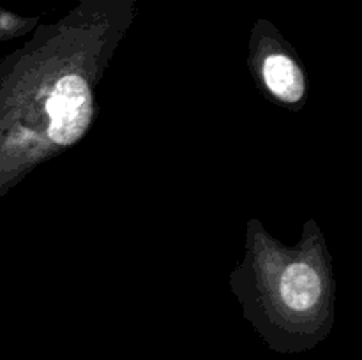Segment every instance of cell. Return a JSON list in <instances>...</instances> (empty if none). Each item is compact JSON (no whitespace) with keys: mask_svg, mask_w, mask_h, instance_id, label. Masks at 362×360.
I'll use <instances>...</instances> for the list:
<instances>
[{"mask_svg":"<svg viewBox=\"0 0 362 360\" xmlns=\"http://www.w3.org/2000/svg\"><path fill=\"white\" fill-rule=\"evenodd\" d=\"M106 62L94 44L71 41L35 42L0 60V196L87 134Z\"/></svg>","mask_w":362,"mask_h":360,"instance_id":"obj_1","label":"cell"},{"mask_svg":"<svg viewBox=\"0 0 362 360\" xmlns=\"http://www.w3.org/2000/svg\"><path fill=\"white\" fill-rule=\"evenodd\" d=\"M253 256L255 277L260 279V299L244 304L246 318L269 348L300 353L324 341L332 328L331 279L320 251L264 246Z\"/></svg>","mask_w":362,"mask_h":360,"instance_id":"obj_2","label":"cell"},{"mask_svg":"<svg viewBox=\"0 0 362 360\" xmlns=\"http://www.w3.org/2000/svg\"><path fill=\"white\" fill-rule=\"evenodd\" d=\"M265 90L286 106H296L306 95V78L290 53L283 49L262 52L255 60Z\"/></svg>","mask_w":362,"mask_h":360,"instance_id":"obj_3","label":"cell"},{"mask_svg":"<svg viewBox=\"0 0 362 360\" xmlns=\"http://www.w3.org/2000/svg\"><path fill=\"white\" fill-rule=\"evenodd\" d=\"M27 25L21 18L14 16V14L6 13V11L0 9V41H6V39L16 37V35L23 34L27 30Z\"/></svg>","mask_w":362,"mask_h":360,"instance_id":"obj_4","label":"cell"}]
</instances>
